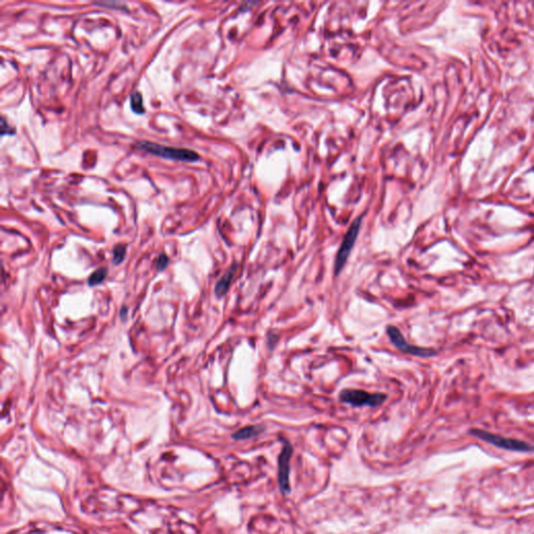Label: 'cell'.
<instances>
[{"instance_id":"6da1fadb","label":"cell","mask_w":534,"mask_h":534,"mask_svg":"<svg viewBox=\"0 0 534 534\" xmlns=\"http://www.w3.org/2000/svg\"><path fill=\"white\" fill-rule=\"evenodd\" d=\"M137 147L151 153V155L162 157L165 159H171L182 162H196L199 159L197 153L191 149L164 146L148 141L139 142Z\"/></svg>"},{"instance_id":"7a4b0ae2","label":"cell","mask_w":534,"mask_h":534,"mask_svg":"<svg viewBox=\"0 0 534 534\" xmlns=\"http://www.w3.org/2000/svg\"><path fill=\"white\" fill-rule=\"evenodd\" d=\"M361 216L358 217L357 219H356L352 225L350 227V229L348 230L345 238H343L341 244H340V247L339 250L337 252V255H336V258H335V262H334V274L335 276H339L340 272L342 271V269L345 268L346 264H347V261L351 255V252L353 250V247L355 245V242L356 240H357V237H358V234H359V231H360V227H361Z\"/></svg>"},{"instance_id":"3957f363","label":"cell","mask_w":534,"mask_h":534,"mask_svg":"<svg viewBox=\"0 0 534 534\" xmlns=\"http://www.w3.org/2000/svg\"><path fill=\"white\" fill-rule=\"evenodd\" d=\"M339 399L343 403L356 407H378L387 400V396L384 394H371L360 389H345L339 394Z\"/></svg>"},{"instance_id":"277c9868","label":"cell","mask_w":534,"mask_h":534,"mask_svg":"<svg viewBox=\"0 0 534 534\" xmlns=\"http://www.w3.org/2000/svg\"><path fill=\"white\" fill-rule=\"evenodd\" d=\"M386 333L391 341V343L401 352L409 354L411 356H418V357H431L434 356L436 352L431 349H424L420 347H415L405 339L404 335L402 334L399 328L396 326H388L386 328Z\"/></svg>"},{"instance_id":"5b68a950","label":"cell","mask_w":534,"mask_h":534,"mask_svg":"<svg viewBox=\"0 0 534 534\" xmlns=\"http://www.w3.org/2000/svg\"><path fill=\"white\" fill-rule=\"evenodd\" d=\"M472 433L474 435L478 436L479 438H481V440L488 442L490 444H493L499 448L514 450V451H528L531 449V447L528 446L526 443L513 440V438H505L499 435H495V434L489 433L483 430H473Z\"/></svg>"},{"instance_id":"8992f818","label":"cell","mask_w":534,"mask_h":534,"mask_svg":"<svg viewBox=\"0 0 534 534\" xmlns=\"http://www.w3.org/2000/svg\"><path fill=\"white\" fill-rule=\"evenodd\" d=\"M292 456V447L289 442H284V447L279 456V485L284 494H289V475H290V459Z\"/></svg>"},{"instance_id":"52a82bcc","label":"cell","mask_w":534,"mask_h":534,"mask_svg":"<svg viewBox=\"0 0 534 534\" xmlns=\"http://www.w3.org/2000/svg\"><path fill=\"white\" fill-rule=\"evenodd\" d=\"M237 267H238V265L233 264L232 267L227 272H225V274L220 278V280L217 282L216 286H215V294L218 296V298H221V296H223L229 291L234 275L237 270Z\"/></svg>"},{"instance_id":"ba28073f","label":"cell","mask_w":534,"mask_h":534,"mask_svg":"<svg viewBox=\"0 0 534 534\" xmlns=\"http://www.w3.org/2000/svg\"><path fill=\"white\" fill-rule=\"evenodd\" d=\"M262 431H263L262 426H247L237 432H235L233 434V438L236 441L250 440V438L259 435Z\"/></svg>"},{"instance_id":"9c48e42d","label":"cell","mask_w":534,"mask_h":534,"mask_svg":"<svg viewBox=\"0 0 534 534\" xmlns=\"http://www.w3.org/2000/svg\"><path fill=\"white\" fill-rule=\"evenodd\" d=\"M106 275H108V269L105 267H101L97 270H95L88 279L89 286H96V285L102 283L103 280L106 278Z\"/></svg>"},{"instance_id":"30bf717a","label":"cell","mask_w":534,"mask_h":534,"mask_svg":"<svg viewBox=\"0 0 534 534\" xmlns=\"http://www.w3.org/2000/svg\"><path fill=\"white\" fill-rule=\"evenodd\" d=\"M130 106L135 113L137 114H144V105H143V98L142 95L139 92H135L130 96Z\"/></svg>"},{"instance_id":"8fae6325","label":"cell","mask_w":534,"mask_h":534,"mask_svg":"<svg viewBox=\"0 0 534 534\" xmlns=\"http://www.w3.org/2000/svg\"><path fill=\"white\" fill-rule=\"evenodd\" d=\"M126 247L123 244L116 245L113 251V262L114 264H120L124 260Z\"/></svg>"},{"instance_id":"7c38bea8","label":"cell","mask_w":534,"mask_h":534,"mask_svg":"<svg viewBox=\"0 0 534 534\" xmlns=\"http://www.w3.org/2000/svg\"><path fill=\"white\" fill-rule=\"evenodd\" d=\"M168 264V257L162 254L159 258H158V261H157V265H158V269L160 271H162L163 269L166 268V266H167Z\"/></svg>"}]
</instances>
